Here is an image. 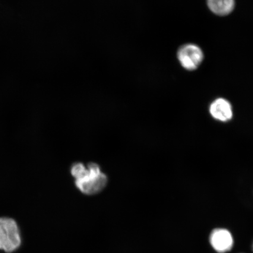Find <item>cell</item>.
Instances as JSON below:
<instances>
[{"instance_id": "cell-2", "label": "cell", "mask_w": 253, "mask_h": 253, "mask_svg": "<svg viewBox=\"0 0 253 253\" xmlns=\"http://www.w3.org/2000/svg\"><path fill=\"white\" fill-rule=\"evenodd\" d=\"M20 231L16 221L9 217H0V249L12 253L20 246Z\"/></svg>"}, {"instance_id": "cell-1", "label": "cell", "mask_w": 253, "mask_h": 253, "mask_svg": "<svg viewBox=\"0 0 253 253\" xmlns=\"http://www.w3.org/2000/svg\"><path fill=\"white\" fill-rule=\"evenodd\" d=\"M71 173L77 188L84 195H94L102 192L108 183V178L98 164L91 163L87 167L78 163L72 165Z\"/></svg>"}, {"instance_id": "cell-7", "label": "cell", "mask_w": 253, "mask_h": 253, "mask_svg": "<svg viewBox=\"0 0 253 253\" xmlns=\"http://www.w3.org/2000/svg\"></svg>"}, {"instance_id": "cell-5", "label": "cell", "mask_w": 253, "mask_h": 253, "mask_svg": "<svg viewBox=\"0 0 253 253\" xmlns=\"http://www.w3.org/2000/svg\"><path fill=\"white\" fill-rule=\"evenodd\" d=\"M210 112L213 118L221 122H229L233 118L232 105L228 100L223 98L214 100L211 103Z\"/></svg>"}, {"instance_id": "cell-3", "label": "cell", "mask_w": 253, "mask_h": 253, "mask_svg": "<svg viewBox=\"0 0 253 253\" xmlns=\"http://www.w3.org/2000/svg\"><path fill=\"white\" fill-rule=\"evenodd\" d=\"M177 57L180 64L187 71H194L204 60V53L201 47L193 43H188L179 47Z\"/></svg>"}, {"instance_id": "cell-4", "label": "cell", "mask_w": 253, "mask_h": 253, "mask_svg": "<svg viewBox=\"0 0 253 253\" xmlns=\"http://www.w3.org/2000/svg\"><path fill=\"white\" fill-rule=\"evenodd\" d=\"M210 244L217 253H225L232 250L234 240L228 230L218 228L214 229L210 236Z\"/></svg>"}, {"instance_id": "cell-6", "label": "cell", "mask_w": 253, "mask_h": 253, "mask_svg": "<svg viewBox=\"0 0 253 253\" xmlns=\"http://www.w3.org/2000/svg\"><path fill=\"white\" fill-rule=\"evenodd\" d=\"M207 4L214 14L224 16L230 14L233 10L235 0H207Z\"/></svg>"}]
</instances>
